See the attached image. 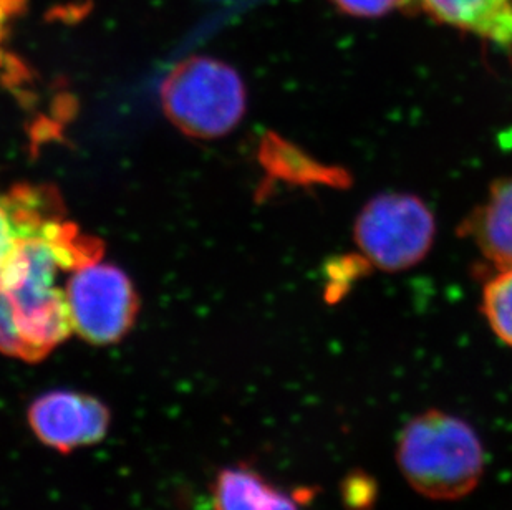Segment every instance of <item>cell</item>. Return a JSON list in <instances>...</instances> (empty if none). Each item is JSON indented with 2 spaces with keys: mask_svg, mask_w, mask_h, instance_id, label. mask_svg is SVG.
<instances>
[{
  "mask_svg": "<svg viewBox=\"0 0 512 510\" xmlns=\"http://www.w3.org/2000/svg\"><path fill=\"white\" fill-rule=\"evenodd\" d=\"M397 462L413 491L433 501H458L483 479L486 454L468 421L428 409L401 429Z\"/></svg>",
  "mask_w": 512,
  "mask_h": 510,
  "instance_id": "obj_1",
  "label": "cell"
},
{
  "mask_svg": "<svg viewBox=\"0 0 512 510\" xmlns=\"http://www.w3.org/2000/svg\"><path fill=\"white\" fill-rule=\"evenodd\" d=\"M60 272H67L54 244L42 234L17 237L5 264L0 284L14 310L25 361L49 357L70 335L73 327Z\"/></svg>",
  "mask_w": 512,
  "mask_h": 510,
  "instance_id": "obj_2",
  "label": "cell"
},
{
  "mask_svg": "<svg viewBox=\"0 0 512 510\" xmlns=\"http://www.w3.org/2000/svg\"><path fill=\"white\" fill-rule=\"evenodd\" d=\"M166 116L184 135L216 140L229 135L246 113V85L218 58L191 57L174 67L161 87Z\"/></svg>",
  "mask_w": 512,
  "mask_h": 510,
  "instance_id": "obj_3",
  "label": "cell"
},
{
  "mask_svg": "<svg viewBox=\"0 0 512 510\" xmlns=\"http://www.w3.org/2000/svg\"><path fill=\"white\" fill-rule=\"evenodd\" d=\"M353 236L370 267L401 272L430 254L436 237L435 214L415 194H378L362 207Z\"/></svg>",
  "mask_w": 512,
  "mask_h": 510,
  "instance_id": "obj_4",
  "label": "cell"
},
{
  "mask_svg": "<svg viewBox=\"0 0 512 510\" xmlns=\"http://www.w3.org/2000/svg\"><path fill=\"white\" fill-rule=\"evenodd\" d=\"M65 299L73 332L97 347L121 342L140 310L130 277L120 267L100 260L70 272Z\"/></svg>",
  "mask_w": 512,
  "mask_h": 510,
  "instance_id": "obj_5",
  "label": "cell"
},
{
  "mask_svg": "<svg viewBox=\"0 0 512 510\" xmlns=\"http://www.w3.org/2000/svg\"><path fill=\"white\" fill-rule=\"evenodd\" d=\"M35 438L57 453H73L105 439L112 413L102 400L82 391L54 390L35 398L27 409Z\"/></svg>",
  "mask_w": 512,
  "mask_h": 510,
  "instance_id": "obj_6",
  "label": "cell"
},
{
  "mask_svg": "<svg viewBox=\"0 0 512 510\" xmlns=\"http://www.w3.org/2000/svg\"><path fill=\"white\" fill-rule=\"evenodd\" d=\"M415 10L512 53V0H415Z\"/></svg>",
  "mask_w": 512,
  "mask_h": 510,
  "instance_id": "obj_7",
  "label": "cell"
},
{
  "mask_svg": "<svg viewBox=\"0 0 512 510\" xmlns=\"http://www.w3.org/2000/svg\"><path fill=\"white\" fill-rule=\"evenodd\" d=\"M213 510H300L299 492L274 486L254 467H224L211 487Z\"/></svg>",
  "mask_w": 512,
  "mask_h": 510,
  "instance_id": "obj_8",
  "label": "cell"
},
{
  "mask_svg": "<svg viewBox=\"0 0 512 510\" xmlns=\"http://www.w3.org/2000/svg\"><path fill=\"white\" fill-rule=\"evenodd\" d=\"M481 254L496 267H512V174L489 189L488 198L464 222Z\"/></svg>",
  "mask_w": 512,
  "mask_h": 510,
  "instance_id": "obj_9",
  "label": "cell"
},
{
  "mask_svg": "<svg viewBox=\"0 0 512 510\" xmlns=\"http://www.w3.org/2000/svg\"><path fill=\"white\" fill-rule=\"evenodd\" d=\"M481 310L494 335L512 347V267L498 269V274L486 282Z\"/></svg>",
  "mask_w": 512,
  "mask_h": 510,
  "instance_id": "obj_10",
  "label": "cell"
},
{
  "mask_svg": "<svg viewBox=\"0 0 512 510\" xmlns=\"http://www.w3.org/2000/svg\"><path fill=\"white\" fill-rule=\"evenodd\" d=\"M343 14L358 19H378L392 14L395 10H405L415 14V0H330Z\"/></svg>",
  "mask_w": 512,
  "mask_h": 510,
  "instance_id": "obj_11",
  "label": "cell"
},
{
  "mask_svg": "<svg viewBox=\"0 0 512 510\" xmlns=\"http://www.w3.org/2000/svg\"><path fill=\"white\" fill-rule=\"evenodd\" d=\"M0 353L5 357L25 361L24 343L20 340L14 310L2 284H0Z\"/></svg>",
  "mask_w": 512,
  "mask_h": 510,
  "instance_id": "obj_12",
  "label": "cell"
},
{
  "mask_svg": "<svg viewBox=\"0 0 512 510\" xmlns=\"http://www.w3.org/2000/svg\"><path fill=\"white\" fill-rule=\"evenodd\" d=\"M377 489L373 487L372 481L367 476L347 477L343 486V499L348 507L355 510L368 509L372 506L373 497Z\"/></svg>",
  "mask_w": 512,
  "mask_h": 510,
  "instance_id": "obj_13",
  "label": "cell"
},
{
  "mask_svg": "<svg viewBox=\"0 0 512 510\" xmlns=\"http://www.w3.org/2000/svg\"><path fill=\"white\" fill-rule=\"evenodd\" d=\"M15 244H17V231L4 196H0V277L4 272L5 264L9 262L10 255L14 252Z\"/></svg>",
  "mask_w": 512,
  "mask_h": 510,
  "instance_id": "obj_14",
  "label": "cell"
},
{
  "mask_svg": "<svg viewBox=\"0 0 512 510\" xmlns=\"http://www.w3.org/2000/svg\"><path fill=\"white\" fill-rule=\"evenodd\" d=\"M25 0H0V55L10 20L24 10Z\"/></svg>",
  "mask_w": 512,
  "mask_h": 510,
  "instance_id": "obj_15",
  "label": "cell"
}]
</instances>
